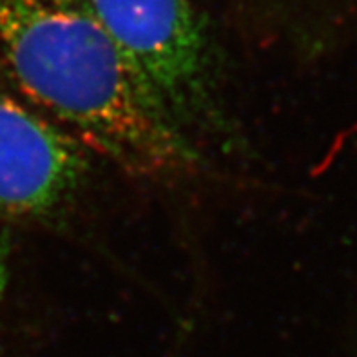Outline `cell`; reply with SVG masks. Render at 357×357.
Returning <instances> with one entry per match:
<instances>
[{
    "instance_id": "1",
    "label": "cell",
    "mask_w": 357,
    "mask_h": 357,
    "mask_svg": "<svg viewBox=\"0 0 357 357\" xmlns=\"http://www.w3.org/2000/svg\"><path fill=\"white\" fill-rule=\"evenodd\" d=\"M0 78L131 176L176 181L204 167L199 145L78 0H0Z\"/></svg>"
},
{
    "instance_id": "2",
    "label": "cell",
    "mask_w": 357,
    "mask_h": 357,
    "mask_svg": "<svg viewBox=\"0 0 357 357\" xmlns=\"http://www.w3.org/2000/svg\"><path fill=\"white\" fill-rule=\"evenodd\" d=\"M113 35L196 145L231 149L234 129L207 29L190 0H78Z\"/></svg>"
},
{
    "instance_id": "3",
    "label": "cell",
    "mask_w": 357,
    "mask_h": 357,
    "mask_svg": "<svg viewBox=\"0 0 357 357\" xmlns=\"http://www.w3.org/2000/svg\"><path fill=\"white\" fill-rule=\"evenodd\" d=\"M89 151L0 78V223L68 211L91 174Z\"/></svg>"
}]
</instances>
